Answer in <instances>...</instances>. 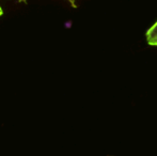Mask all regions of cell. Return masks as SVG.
Instances as JSON below:
<instances>
[{
  "mask_svg": "<svg viewBox=\"0 0 157 156\" xmlns=\"http://www.w3.org/2000/svg\"><path fill=\"white\" fill-rule=\"evenodd\" d=\"M2 13H3V11H2L1 6H0V16H1V15H2Z\"/></svg>",
  "mask_w": 157,
  "mask_h": 156,
  "instance_id": "obj_3",
  "label": "cell"
},
{
  "mask_svg": "<svg viewBox=\"0 0 157 156\" xmlns=\"http://www.w3.org/2000/svg\"><path fill=\"white\" fill-rule=\"evenodd\" d=\"M66 1H68L71 3V6H73V8L76 9L77 8V4H76V0H66Z\"/></svg>",
  "mask_w": 157,
  "mask_h": 156,
  "instance_id": "obj_2",
  "label": "cell"
},
{
  "mask_svg": "<svg viewBox=\"0 0 157 156\" xmlns=\"http://www.w3.org/2000/svg\"><path fill=\"white\" fill-rule=\"evenodd\" d=\"M145 38L149 45L157 46V21L145 32Z\"/></svg>",
  "mask_w": 157,
  "mask_h": 156,
  "instance_id": "obj_1",
  "label": "cell"
}]
</instances>
